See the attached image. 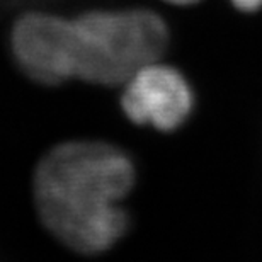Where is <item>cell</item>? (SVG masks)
<instances>
[{"mask_svg": "<svg viewBox=\"0 0 262 262\" xmlns=\"http://www.w3.org/2000/svg\"><path fill=\"white\" fill-rule=\"evenodd\" d=\"M67 17L26 12L14 23L10 48L20 72L39 85L55 87L70 80L65 58Z\"/></svg>", "mask_w": 262, "mask_h": 262, "instance_id": "4", "label": "cell"}, {"mask_svg": "<svg viewBox=\"0 0 262 262\" xmlns=\"http://www.w3.org/2000/svg\"><path fill=\"white\" fill-rule=\"evenodd\" d=\"M136 181L131 157L116 145L73 140L53 146L33 177L36 211L67 249L97 255L113 249L128 228L123 201Z\"/></svg>", "mask_w": 262, "mask_h": 262, "instance_id": "1", "label": "cell"}, {"mask_svg": "<svg viewBox=\"0 0 262 262\" xmlns=\"http://www.w3.org/2000/svg\"><path fill=\"white\" fill-rule=\"evenodd\" d=\"M169 28L154 10H91L67 19L65 56L70 80L123 85L141 67L164 56Z\"/></svg>", "mask_w": 262, "mask_h": 262, "instance_id": "2", "label": "cell"}, {"mask_svg": "<svg viewBox=\"0 0 262 262\" xmlns=\"http://www.w3.org/2000/svg\"><path fill=\"white\" fill-rule=\"evenodd\" d=\"M121 87V109L129 121L162 133L181 128L194 107L187 78L160 60L141 67Z\"/></svg>", "mask_w": 262, "mask_h": 262, "instance_id": "3", "label": "cell"}, {"mask_svg": "<svg viewBox=\"0 0 262 262\" xmlns=\"http://www.w3.org/2000/svg\"><path fill=\"white\" fill-rule=\"evenodd\" d=\"M164 2L170 4V5H181V7H186V5H194L199 0H164Z\"/></svg>", "mask_w": 262, "mask_h": 262, "instance_id": "6", "label": "cell"}, {"mask_svg": "<svg viewBox=\"0 0 262 262\" xmlns=\"http://www.w3.org/2000/svg\"><path fill=\"white\" fill-rule=\"evenodd\" d=\"M240 12H257L262 9V0H232Z\"/></svg>", "mask_w": 262, "mask_h": 262, "instance_id": "5", "label": "cell"}]
</instances>
